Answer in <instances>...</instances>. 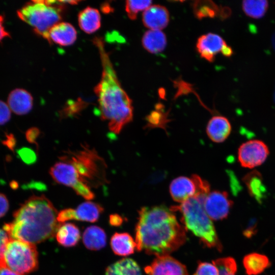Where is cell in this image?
<instances>
[{
    "instance_id": "8992f818",
    "label": "cell",
    "mask_w": 275,
    "mask_h": 275,
    "mask_svg": "<svg viewBox=\"0 0 275 275\" xmlns=\"http://www.w3.org/2000/svg\"><path fill=\"white\" fill-rule=\"evenodd\" d=\"M0 267L23 275L38 268V253L35 244L9 237L0 255Z\"/></svg>"
},
{
    "instance_id": "6da1fadb",
    "label": "cell",
    "mask_w": 275,
    "mask_h": 275,
    "mask_svg": "<svg viewBox=\"0 0 275 275\" xmlns=\"http://www.w3.org/2000/svg\"><path fill=\"white\" fill-rule=\"evenodd\" d=\"M136 249L156 256L169 255L186 241L185 228L164 205L142 207L135 227Z\"/></svg>"
},
{
    "instance_id": "8fae6325",
    "label": "cell",
    "mask_w": 275,
    "mask_h": 275,
    "mask_svg": "<svg viewBox=\"0 0 275 275\" xmlns=\"http://www.w3.org/2000/svg\"><path fill=\"white\" fill-rule=\"evenodd\" d=\"M233 204L227 192L218 190L210 192L203 202L205 212L211 220L214 221L226 218Z\"/></svg>"
},
{
    "instance_id": "ac0fdd59",
    "label": "cell",
    "mask_w": 275,
    "mask_h": 275,
    "mask_svg": "<svg viewBox=\"0 0 275 275\" xmlns=\"http://www.w3.org/2000/svg\"><path fill=\"white\" fill-rule=\"evenodd\" d=\"M111 246L113 252L120 256H127L134 252L136 243L127 233H115L111 237Z\"/></svg>"
},
{
    "instance_id": "e575fe53",
    "label": "cell",
    "mask_w": 275,
    "mask_h": 275,
    "mask_svg": "<svg viewBox=\"0 0 275 275\" xmlns=\"http://www.w3.org/2000/svg\"><path fill=\"white\" fill-rule=\"evenodd\" d=\"M9 207V202L6 196L0 193V218L7 212Z\"/></svg>"
},
{
    "instance_id": "e0dca14e",
    "label": "cell",
    "mask_w": 275,
    "mask_h": 275,
    "mask_svg": "<svg viewBox=\"0 0 275 275\" xmlns=\"http://www.w3.org/2000/svg\"><path fill=\"white\" fill-rule=\"evenodd\" d=\"M231 126L229 121L225 117L215 116L209 121L206 133L209 139L215 143L224 142L230 135Z\"/></svg>"
},
{
    "instance_id": "30bf717a",
    "label": "cell",
    "mask_w": 275,
    "mask_h": 275,
    "mask_svg": "<svg viewBox=\"0 0 275 275\" xmlns=\"http://www.w3.org/2000/svg\"><path fill=\"white\" fill-rule=\"evenodd\" d=\"M269 154L267 145L262 141L251 140L239 148L238 158L241 166L252 169L262 164Z\"/></svg>"
},
{
    "instance_id": "4dcf8cb0",
    "label": "cell",
    "mask_w": 275,
    "mask_h": 275,
    "mask_svg": "<svg viewBox=\"0 0 275 275\" xmlns=\"http://www.w3.org/2000/svg\"><path fill=\"white\" fill-rule=\"evenodd\" d=\"M157 108L148 115L147 120L148 126L151 127H160L163 128L168 121L167 115Z\"/></svg>"
},
{
    "instance_id": "44dd1931",
    "label": "cell",
    "mask_w": 275,
    "mask_h": 275,
    "mask_svg": "<svg viewBox=\"0 0 275 275\" xmlns=\"http://www.w3.org/2000/svg\"><path fill=\"white\" fill-rule=\"evenodd\" d=\"M242 262L247 275H258L271 265L266 256L257 253L247 254L243 257Z\"/></svg>"
},
{
    "instance_id": "ba28073f",
    "label": "cell",
    "mask_w": 275,
    "mask_h": 275,
    "mask_svg": "<svg viewBox=\"0 0 275 275\" xmlns=\"http://www.w3.org/2000/svg\"><path fill=\"white\" fill-rule=\"evenodd\" d=\"M60 160L52 166L49 173L58 183L72 188L79 196L88 200L93 199L95 195L91 188L84 183L74 166L62 157Z\"/></svg>"
},
{
    "instance_id": "f35d334b",
    "label": "cell",
    "mask_w": 275,
    "mask_h": 275,
    "mask_svg": "<svg viewBox=\"0 0 275 275\" xmlns=\"http://www.w3.org/2000/svg\"><path fill=\"white\" fill-rule=\"evenodd\" d=\"M4 18L0 15V42L5 38L10 37L9 33L5 30L4 26Z\"/></svg>"
},
{
    "instance_id": "836d02e7",
    "label": "cell",
    "mask_w": 275,
    "mask_h": 275,
    "mask_svg": "<svg viewBox=\"0 0 275 275\" xmlns=\"http://www.w3.org/2000/svg\"><path fill=\"white\" fill-rule=\"evenodd\" d=\"M74 219V209L66 208L61 210L57 215V221L60 223H65L69 220Z\"/></svg>"
},
{
    "instance_id": "5b68a950",
    "label": "cell",
    "mask_w": 275,
    "mask_h": 275,
    "mask_svg": "<svg viewBox=\"0 0 275 275\" xmlns=\"http://www.w3.org/2000/svg\"><path fill=\"white\" fill-rule=\"evenodd\" d=\"M63 5L60 1H32L19 9L17 14L36 34L48 41L49 30L62 19Z\"/></svg>"
},
{
    "instance_id": "484cf974",
    "label": "cell",
    "mask_w": 275,
    "mask_h": 275,
    "mask_svg": "<svg viewBox=\"0 0 275 275\" xmlns=\"http://www.w3.org/2000/svg\"><path fill=\"white\" fill-rule=\"evenodd\" d=\"M105 275H141V271L135 261L126 258L108 266Z\"/></svg>"
},
{
    "instance_id": "9a60e30c",
    "label": "cell",
    "mask_w": 275,
    "mask_h": 275,
    "mask_svg": "<svg viewBox=\"0 0 275 275\" xmlns=\"http://www.w3.org/2000/svg\"><path fill=\"white\" fill-rule=\"evenodd\" d=\"M7 104L14 113L23 115L28 114L32 109L33 99L31 94L25 90L16 89L9 94Z\"/></svg>"
},
{
    "instance_id": "7bdbcfd3",
    "label": "cell",
    "mask_w": 275,
    "mask_h": 275,
    "mask_svg": "<svg viewBox=\"0 0 275 275\" xmlns=\"http://www.w3.org/2000/svg\"><path fill=\"white\" fill-rule=\"evenodd\" d=\"M60 2L64 5L67 4H71V5H75V4H77L80 1H60Z\"/></svg>"
},
{
    "instance_id": "d6986e66",
    "label": "cell",
    "mask_w": 275,
    "mask_h": 275,
    "mask_svg": "<svg viewBox=\"0 0 275 275\" xmlns=\"http://www.w3.org/2000/svg\"><path fill=\"white\" fill-rule=\"evenodd\" d=\"M85 246L89 250L98 251L106 244V235L103 229L97 226L87 227L82 235Z\"/></svg>"
},
{
    "instance_id": "5bb4252c",
    "label": "cell",
    "mask_w": 275,
    "mask_h": 275,
    "mask_svg": "<svg viewBox=\"0 0 275 275\" xmlns=\"http://www.w3.org/2000/svg\"><path fill=\"white\" fill-rule=\"evenodd\" d=\"M169 21V12L161 5H151L143 14V23L150 30H161L167 26Z\"/></svg>"
},
{
    "instance_id": "277c9868",
    "label": "cell",
    "mask_w": 275,
    "mask_h": 275,
    "mask_svg": "<svg viewBox=\"0 0 275 275\" xmlns=\"http://www.w3.org/2000/svg\"><path fill=\"white\" fill-rule=\"evenodd\" d=\"M205 197H193L179 205L171 208L174 212L179 211L185 228L200 238L207 247L222 250L213 224L203 206Z\"/></svg>"
},
{
    "instance_id": "d6a6232c",
    "label": "cell",
    "mask_w": 275,
    "mask_h": 275,
    "mask_svg": "<svg viewBox=\"0 0 275 275\" xmlns=\"http://www.w3.org/2000/svg\"><path fill=\"white\" fill-rule=\"evenodd\" d=\"M11 112L7 103L0 100V125L9 121L11 116Z\"/></svg>"
},
{
    "instance_id": "cb8c5ba5",
    "label": "cell",
    "mask_w": 275,
    "mask_h": 275,
    "mask_svg": "<svg viewBox=\"0 0 275 275\" xmlns=\"http://www.w3.org/2000/svg\"><path fill=\"white\" fill-rule=\"evenodd\" d=\"M142 42L144 48L148 52L156 54L164 50L167 39L161 30H150L144 34Z\"/></svg>"
},
{
    "instance_id": "7a4b0ae2",
    "label": "cell",
    "mask_w": 275,
    "mask_h": 275,
    "mask_svg": "<svg viewBox=\"0 0 275 275\" xmlns=\"http://www.w3.org/2000/svg\"><path fill=\"white\" fill-rule=\"evenodd\" d=\"M100 54L102 71L94 92L98 98L100 118L108 122L109 130L118 134L133 117L132 101L118 80L101 38L93 40Z\"/></svg>"
},
{
    "instance_id": "3957f363",
    "label": "cell",
    "mask_w": 275,
    "mask_h": 275,
    "mask_svg": "<svg viewBox=\"0 0 275 275\" xmlns=\"http://www.w3.org/2000/svg\"><path fill=\"white\" fill-rule=\"evenodd\" d=\"M58 213L45 196H33L14 212L12 221L5 224L3 229L10 238L39 243L56 234L61 225Z\"/></svg>"
},
{
    "instance_id": "d4e9b609",
    "label": "cell",
    "mask_w": 275,
    "mask_h": 275,
    "mask_svg": "<svg viewBox=\"0 0 275 275\" xmlns=\"http://www.w3.org/2000/svg\"><path fill=\"white\" fill-rule=\"evenodd\" d=\"M103 210V208L98 203L91 201L85 202L74 209V220L96 222Z\"/></svg>"
},
{
    "instance_id": "603a6c76",
    "label": "cell",
    "mask_w": 275,
    "mask_h": 275,
    "mask_svg": "<svg viewBox=\"0 0 275 275\" xmlns=\"http://www.w3.org/2000/svg\"><path fill=\"white\" fill-rule=\"evenodd\" d=\"M243 181L250 196L261 203L265 196L266 189L260 173L256 170L253 171L243 177Z\"/></svg>"
},
{
    "instance_id": "1f68e13d",
    "label": "cell",
    "mask_w": 275,
    "mask_h": 275,
    "mask_svg": "<svg viewBox=\"0 0 275 275\" xmlns=\"http://www.w3.org/2000/svg\"><path fill=\"white\" fill-rule=\"evenodd\" d=\"M193 275H219L218 269L213 263L200 262Z\"/></svg>"
},
{
    "instance_id": "7c38bea8",
    "label": "cell",
    "mask_w": 275,
    "mask_h": 275,
    "mask_svg": "<svg viewBox=\"0 0 275 275\" xmlns=\"http://www.w3.org/2000/svg\"><path fill=\"white\" fill-rule=\"evenodd\" d=\"M197 48L201 56L209 62L214 61L215 55L221 52L226 57H230L233 51L219 35L211 33L200 37Z\"/></svg>"
},
{
    "instance_id": "7402d4cb",
    "label": "cell",
    "mask_w": 275,
    "mask_h": 275,
    "mask_svg": "<svg viewBox=\"0 0 275 275\" xmlns=\"http://www.w3.org/2000/svg\"><path fill=\"white\" fill-rule=\"evenodd\" d=\"M58 242L65 248L76 245L80 238L78 228L73 223L61 224L56 234Z\"/></svg>"
},
{
    "instance_id": "52a82bcc",
    "label": "cell",
    "mask_w": 275,
    "mask_h": 275,
    "mask_svg": "<svg viewBox=\"0 0 275 275\" xmlns=\"http://www.w3.org/2000/svg\"><path fill=\"white\" fill-rule=\"evenodd\" d=\"M62 157L74 166L82 181L91 188L106 181L105 163L95 149L83 146L80 150Z\"/></svg>"
},
{
    "instance_id": "4fadbf2b",
    "label": "cell",
    "mask_w": 275,
    "mask_h": 275,
    "mask_svg": "<svg viewBox=\"0 0 275 275\" xmlns=\"http://www.w3.org/2000/svg\"><path fill=\"white\" fill-rule=\"evenodd\" d=\"M145 271L147 275H188L185 265L169 255L157 256Z\"/></svg>"
},
{
    "instance_id": "ab89813d",
    "label": "cell",
    "mask_w": 275,
    "mask_h": 275,
    "mask_svg": "<svg viewBox=\"0 0 275 275\" xmlns=\"http://www.w3.org/2000/svg\"><path fill=\"white\" fill-rule=\"evenodd\" d=\"M123 218L118 214H113L110 215L109 222L111 225L119 226L123 223Z\"/></svg>"
},
{
    "instance_id": "60d3db41",
    "label": "cell",
    "mask_w": 275,
    "mask_h": 275,
    "mask_svg": "<svg viewBox=\"0 0 275 275\" xmlns=\"http://www.w3.org/2000/svg\"><path fill=\"white\" fill-rule=\"evenodd\" d=\"M255 225L254 223L250 224L248 228L243 231V234L246 237H251L255 234Z\"/></svg>"
},
{
    "instance_id": "8d00e7d4",
    "label": "cell",
    "mask_w": 275,
    "mask_h": 275,
    "mask_svg": "<svg viewBox=\"0 0 275 275\" xmlns=\"http://www.w3.org/2000/svg\"><path fill=\"white\" fill-rule=\"evenodd\" d=\"M20 155L25 162H31L35 160L34 153L28 149H22L20 152Z\"/></svg>"
},
{
    "instance_id": "f1b7e54d",
    "label": "cell",
    "mask_w": 275,
    "mask_h": 275,
    "mask_svg": "<svg viewBox=\"0 0 275 275\" xmlns=\"http://www.w3.org/2000/svg\"><path fill=\"white\" fill-rule=\"evenodd\" d=\"M218 268L219 275H236L237 264L232 257H224L212 261Z\"/></svg>"
},
{
    "instance_id": "ffe728a7",
    "label": "cell",
    "mask_w": 275,
    "mask_h": 275,
    "mask_svg": "<svg viewBox=\"0 0 275 275\" xmlns=\"http://www.w3.org/2000/svg\"><path fill=\"white\" fill-rule=\"evenodd\" d=\"M80 28L87 34L97 31L101 25V17L96 9L88 7L80 11L78 16Z\"/></svg>"
},
{
    "instance_id": "83f0119b",
    "label": "cell",
    "mask_w": 275,
    "mask_h": 275,
    "mask_svg": "<svg viewBox=\"0 0 275 275\" xmlns=\"http://www.w3.org/2000/svg\"><path fill=\"white\" fill-rule=\"evenodd\" d=\"M196 15L199 18L213 17L217 12V7L211 1H196L194 5Z\"/></svg>"
},
{
    "instance_id": "74e56055",
    "label": "cell",
    "mask_w": 275,
    "mask_h": 275,
    "mask_svg": "<svg viewBox=\"0 0 275 275\" xmlns=\"http://www.w3.org/2000/svg\"><path fill=\"white\" fill-rule=\"evenodd\" d=\"M9 239V237L7 232L4 229H0V255Z\"/></svg>"
},
{
    "instance_id": "f546056e",
    "label": "cell",
    "mask_w": 275,
    "mask_h": 275,
    "mask_svg": "<svg viewBox=\"0 0 275 275\" xmlns=\"http://www.w3.org/2000/svg\"><path fill=\"white\" fill-rule=\"evenodd\" d=\"M151 1H127L125 4V10L128 17L131 20L136 18L138 13L142 10H145L149 7Z\"/></svg>"
},
{
    "instance_id": "d590c367",
    "label": "cell",
    "mask_w": 275,
    "mask_h": 275,
    "mask_svg": "<svg viewBox=\"0 0 275 275\" xmlns=\"http://www.w3.org/2000/svg\"><path fill=\"white\" fill-rule=\"evenodd\" d=\"M39 134V130L36 127L29 129L26 132L27 140L31 143H35Z\"/></svg>"
},
{
    "instance_id": "4316f807",
    "label": "cell",
    "mask_w": 275,
    "mask_h": 275,
    "mask_svg": "<svg viewBox=\"0 0 275 275\" xmlns=\"http://www.w3.org/2000/svg\"><path fill=\"white\" fill-rule=\"evenodd\" d=\"M268 5L267 1L264 0L244 1L242 2V9L248 16L259 18L266 13Z\"/></svg>"
},
{
    "instance_id": "9c48e42d",
    "label": "cell",
    "mask_w": 275,
    "mask_h": 275,
    "mask_svg": "<svg viewBox=\"0 0 275 275\" xmlns=\"http://www.w3.org/2000/svg\"><path fill=\"white\" fill-rule=\"evenodd\" d=\"M210 193L209 183L197 175L190 177L180 176L170 185V193L173 199L182 203L193 197H205Z\"/></svg>"
},
{
    "instance_id": "b9f144b4",
    "label": "cell",
    "mask_w": 275,
    "mask_h": 275,
    "mask_svg": "<svg viewBox=\"0 0 275 275\" xmlns=\"http://www.w3.org/2000/svg\"><path fill=\"white\" fill-rule=\"evenodd\" d=\"M0 275H22L7 268L0 267Z\"/></svg>"
},
{
    "instance_id": "2e32d148",
    "label": "cell",
    "mask_w": 275,
    "mask_h": 275,
    "mask_svg": "<svg viewBox=\"0 0 275 275\" xmlns=\"http://www.w3.org/2000/svg\"><path fill=\"white\" fill-rule=\"evenodd\" d=\"M76 37V31L72 24L66 22H60L49 30L48 41L62 46H68L72 44Z\"/></svg>"
}]
</instances>
